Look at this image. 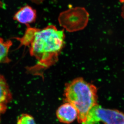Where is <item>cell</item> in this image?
Masks as SVG:
<instances>
[{
    "instance_id": "52a82bcc",
    "label": "cell",
    "mask_w": 124,
    "mask_h": 124,
    "mask_svg": "<svg viewBox=\"0 0 124 124\" xmlns=\"http://www.w3.org/2000/svg\"><path fill=\"white\" fill-rule=\"evenodd\" d=\"M12 45V41L9 40L5 41L0 38V63L9 62L8 53Z\"/></svg>"
},
{
    "instance_id": "277c9868",
    "label": "cell",
    "mask_w": 124,
    "mask_h": 124,
    "mask_svg": "<svg viewBox=\"0 0 124 124\" xmlns=\"http://www.w3.org/2000/svg\"><path fill=\"white\" fill-rule=\"evenodd\" d=\"M56 115L60 122L70 124L77 118L78 113L76 108L72 104L66 102L59 107Z\"/></svg>"
},
{
    "instance_id": "3957f363",
    "label": "cell",
    "mask_w": 124,
    "mask_h": 124,
    "mask_svg": "<svg viewBox=\"0 0 124 124\" xmlns=\"http://www.w3.org/2000/svg\"><path fill=\"white\" fill-rule=\"evenodd\" d=\"M124 124V113L119 110L103 108L98 104L90 109L82 124Z\"/></svg>"
},
{
    "instance_id": "ba28073f",
    "label": "cell",
    "mask_w": 124,
    "mask_h": 124,
    "mask_svg": "<svg viewBox=\"0 0 124 124\" xmlns=\"http://www.w3.org/2000/svg\"><path fill=\"white\" fill-rule=\"evenodd\" d=\"M17 124H36L34 118L28 114H23L18 119Z\"/></svg>"
},
{
    "instance_id": "8992f818",
    "label": "cell",
    "mask_w": 124,
    "mask_h": 124,
    "mask_svg": "<svg viewBox=\"0 0 124 124\" xmlns=\"http://www.w3.org/2000/svg\"><path fill=\"white\" fill-rule=\"evenodd\" d=\"M11 99V94L4 78L0 74V114L6 111L7 104Z\"/></svg>"
},
{
    "instance_id": "9c48e42d",
    "label": "cell",
    "mask_w": 124,
    "mask_h": 124,
    "mask_svg": "<svg viewBox=\"0 0 124 124\" xmlns=\"http://www.w3.org/2000/svg\"><path fill=\"white\" fill-rule=\"evenodd\" d=\"M121 2H124V0H119Z\"/></svg>"
},
{
    "instance_id": "5b68a950",
    "label": "cell",
    "mask_w": 124,
    "mask_h": 124,
    "mask_svg": "<svg viewBox=\"0 0 124 124\" xmlns=\"http://www.w3.org/2000/svg\"><path fill=\"white\" fill-rule=\"evenodd\" d=\"M36 12L30 6H26L21 8L14 16V19L21 23H31L36 18Z\"/></svg>"
},
{
    "instance_id": "7a4b0ae2",
    "label": "cell",
    "mask_w": 124,
    "mask_h": 124,
    "mask_svg": "<svg viewBox=\"0 0 124 124\" xmlns=\"http://www.w3.org/2000/svg\"><path fill=\"white\" fill-rule=\"evenodd\" d=\"M97 89L93 84L82 78L75 79L66 86V102L72 104L77 110L78 120L82 124L90 109L97 104Z\"/></svg>"
},
{
    "instance_id": "6da1fadb",
    "label": "cell",
    "mask_w": 124,
    "mask_h": 124,
    "mask_svg": "<svg viewBox=\"0 0 124 124\" xmlns=\"http://www.w3.org/2000/svg\"><path fill=\"white\" fill-rule=\"evenodd\" d=\"M21 45L29 47L31 55L37 60L35 70L46 69L56 63L64 45L63 30L54 25L43 29L28 27L22 38H17Z\"/></svg>"
},
{
    "instance_id": "30bf717a",
    "label": "cell",
    "mask_w": 124,
    "mask_h": 124,
    "mask_svg": "<svg viewBox=\"0 0 124 124\" xmlns=\"http://www.w3.org/2000/svg\"><path fill=\"white\" fill-rule=\"evenodd\" d=\"M123 15H124V7H123Z\"/></svg>"
},
{
    "instance_id": "8fae6325",
    "label": "cell",
    "mask_w": 124,
    "mask_h": 124,
    "mask_svg": "<svg viewBox=\"0 0 124 124\" xmlns=\"http://www.w3.org/2000/svg\"></svg>"
}]
</instances>
